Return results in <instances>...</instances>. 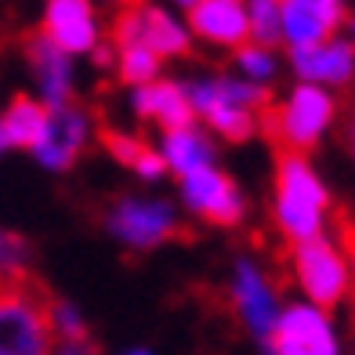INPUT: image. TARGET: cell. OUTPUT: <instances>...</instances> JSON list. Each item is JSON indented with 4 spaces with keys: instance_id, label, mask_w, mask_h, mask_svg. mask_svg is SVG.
I'll use <instances>...</instances> for the list:
<instances>
[{
    "instance_id": "cell-11",
    "label": "cell",
    "mask_w": 355,
    "mask_h": 355,
    "mask_svg": "<svg viewBox=\"0 0 355 355\" xmlns=\"http://www.w3.org/2000/svg\"><path fill=\"white\" fill-rule=\"evenodd\" d=\"M22 51H26L29 69L37 76L40 102L47 109L73 105V62H69V55L62 47H55L44 33H29L22 40Z\"/></svg>"
},
{
    "instance_id": "cell-24",
    "label": "cell",
    "mask_w": 355,
    "mask_h": 355,
    "mask_svg": "<svg viewBox=\"0 0 355 355\" xmlns=\"http://www.w3.org/2000/svg\"><path fill=\"white\" fill-rule=\"evenodd\" d=\"M236 66L243 69L247 80H254V84H261V80H268L272 73H276V55H272V47H261V44H243L236 47Z\"/></svg>"
},
{
    "instance_id": "cell-20",
    "label": "cell",
    "mask_w": 355,
    "mask_h": 355,
    "mask_svg": "<svg viewBox=\"0 0 355 355\" xmlns=\"http://www.w3.org/2000/svg\"><path fill=\"white\" fill-rule=\"evenodd\" d=\"M98 138L112 153V159H120L123 167H131L141 178H159L167 171L164 156H159L153 145H145L141 138H135V135H123V131H116V127H98Z\"/></svg>"
},
{
    "instance_id": "cell-2",
    "label": "cell",
    "mask_w": 355,
    "mask_h": 355,
    "mask_svg": "<svg viewBox=\"0 0 355 355\" xmlns=\"http://www.w3.org/2000/svg\"><path fill=\"white\" fill-rule=\"evenodd\" d=\"M330 207L309 159L297 153H276V225L290 243H309L319 236L322 214Z\"/></svg>"
},
{
    "instance_id": "cell-16",
    "label": "cell",
    "mask_w": 355,
    "mask_h": 355,
    "mask_svg": "<svg viewBox=\"0 0 355 355\" xmlns=\"http://www.w3.org/2000/svg\"><path fill=\"white\" fill-rule=\"evenodd\" d=\"M236 309L243 315V322L257 334V337H268L272 327H276V297H272L268 283L261 279V272H257L250 261H239L236 265Z\"/></svg>"
},
{
    "instance_id": "cell-7",
    "label": "cell",
    "mask_w": 355,
    "mask_h": 355,
    "mask_svg": "<svg viewBox=\"0 0 355 355\" xmlns=\"http://www.w3.org/2000/svg\"><path fill=\"white\" fill-rule=\"evenodd\" d=\"M272 355H337V341L327 315L309 304L286 309L268 334Z\"/></svg>"
},
{
    "instance_id": "cell-12",
    "label": "cell",
    "mask_w": 355,
    "mask_h": 355,
    "mask_svg": "<svg viewBox=\"0 0 355 355\" xmlns=\"http://www.w3.org/2000/svg\"><path fill=\"white\" fill-rule=\"evenodd\" d=\"M189 33L218 47H243L250 40L243 0H200L189 8Z\"/></svg>"
},
{
    "instance_id": "cell-14",
    "label": "cell",
    "mask_w": 355,
    "mask_h": 355,
    "mask_svg": "<svg viewBox=\"0 0 355 355\" xmlns=\"http://www.w3.org/2000/svg\"><path fill=\"white\" fill-rule=\"evenodd\" d=\"M290 62H294V73L304 80V84L315 87H345L355 76V47L341 37L322 40L315 47H301V51H290Z\"/></svg>"
},
{
    "instance_id": "cell-1",
    "label": "cell",
    "mask_w": 355,
    "mask_h": 355,
    "mask_svg": "<svg viewBox=\"0 0 355 355\" xmlns=\"http://www.w3.org/2000/svg\"><path fill=\"white\" fill-rule=\"evenodd\" d=\"M55 301L37 272L0 279V355H51Z\"/></svg>"
},
{
    "instance_id": "cell-3",
    "label": "cell",
    "mask_w": 355,
    "mask_h": 355,
    "mask_svg": "<svg viewBox=\"0 0 355 355\" xmlns=\"http://www.w3.org/2000/svg\"><path fill=\"white\" fill-rule=\"evenodd\" d=\"M334 120V98L315 84H301L290 91V98L283 105H272L268 112H261L257 131H265V138H272L276 153H297L309 156L315 149V141L322 138V131Z\"/></svg>"
},
{
    "instance_id": "cell-19",
    "label": "cell",
    "mask_w": 355,
    "mask_h": 355,
    "mask_svg": "<svg viewBox=\"0 0 355 355\" xmlns=\"http://www.w3.org/2000/svg\"><path fill=\"white\" fill-rule=\"evenodd\" d=\"M164 164L178 174V178H189L196 171L214 167V145L200 127H182V131H167L164 135Z\"/></svg>"
},
{
    "instance_id": "cell-13",
    "label": "cell",
    "mask_w": 355,
    "mask_h": 355,
    "mask_svg": "<svg viewBox=\"0 0 355 355\" xmlns=\"http://www.w3.org/2000/svg\"><path fill=\"white\" fill-rule=\"evenodd\" d=\"M185 91H189L192 112H196V116H203L221 138L247 141V138L257 135V123H261V116H254V112L232 105V102L218 91L214 80H196V84H189Z\"/></svg>"
},
{
    "instance_id": "cell-25",
    "label": "cell",
    "mask_w": 355,
    "mask_h": 355,
    "mask_svg": "<svg viewBox=\"0 0 355 355\" xmlns=\"http://www.w3.org/2000/svg\"><path fill=\"white\" fill-rule=\"evenodd\" d=\"M334 221H337V239H341V247H345V257L355 272V218L348 211H337Z\"/></svg>"
},
{
    "instance_id": "cell-8",
    "label": "cell",
    "mask_w": 355,
    "mask_h": 355,
    "mask_svg": "<svg viewBox=\"0 0 355 355\" xmlns=\"http://www.w3.org/2000/svg\"><path fill=\"white\" fill-rule=\"evenodd\" d=\"M40 33L66 55H87L98 44V15L91 0H47Z\"/></svg>"
},
{
    "instance_id": "cell-18",
    "label": "cell",
    "mask_w": 355,
    "mask_h": 355,
    "mask_svg": "<svg viewBox=\"0 0 355 355\" xmlns=\"http://www.w3.org/2000/svg\"><path fill=\"white\" fill-rule=\"evenodd\" d=\"M47 127V105L29 98V94H15L11 105L0 112V138L8 149H37Z\"/></svg>"
},
{
    "instance_id": "cell-28",
    "label": "cell",
    "mask_w": 355,
    "mask_h": 355,
    "mask_svg": "<svg viewBox=\"0 0 355 355\" xmlns=\"http://www.w3.org/2000/svg\"><path fill=\"white\" fill-rule=\"evenodd\" d=\"M174 4H182V8H196L200 0H174Z\"/></svg>"
},
{
    "instance_id": "cell-15",
    "label": "cell",
    "mask_w": 355,
    "mask_h": 355,
    "mask_svg": "<svg viewBox=\"0 0 355 355\" xmlns=\"http://www.w3.org/2000/svg\"><path fill=\"white\" fill-rule=\"evenodd\" d=\"M131 105L141 120H156L164 131H182V127H192V120H196L189 91L174 84V80H153L145 87H135Z\"/></svg>"
},
{
    "instance_id": "cell-9",
    "label": "cell",
    "mask_w": 355,
    "mask_h": 355,
    "mask_svg": "<svg viewBox=\"0 0 355 355\" xmlns=\"http://www.w3.org/2000/svg\"><path fill=\"white\" fill-rule=\"evenodd\" d=\"M182 185H185V203L203 221L225 225V229L243 221V196H239V189L232 185L229 174L207 167V171H196V174L182 178Z\"/></svg>"
},
{
    "instance_id": "cell-30",
    "label": "cell",
    "mask_w": 355,
    "mask_h": 355,
    "mask_svg": "<svg viewBox=\"0 0 355 355\" xmlns=\"http://www.w3.org/2000/svg\"><path fill=\"white\" fill-rule=\"evenodd\" d=\"M8 153V145H4V138H0V156H4Z\"/></svg>"
},
{
    "instance_id": "cell-22",
    "label": "cell",
    "mask_w": 355,
    "mask_h": 355,
    "mask_svg": "<svg viewBox=\"0 0 355 355\" xmlns=\"http://www.w3.org/2000/svg\"><path fill=\"white\" fill-rule=\"evenodd\" d=\"M243 8H247V22H250V44H261V47L283 44L279 0H243Z\"/></svg>"
},
{
    "instance_id": "cell-23",
    "label": "cell",
    "mask_w": 355,
    "mask_h": 355,
    "mask_svg": "<svg viewBox=\"0 0 355 355\" xmlns=\"http://www.w3.org/2000/svg\"><path fill=\"white\" fill-rule=\"evenodd\" d=\"M33 272V243L22 232L0 229V279Z\"/></svg>"
},
{
    "instance_id": "cell-29",
    "label": "cell",
    "mask_w": 355,
    "mask_h": 355,
    "mask_svg": "<svg viewBox=\"0 0 355 355\" xmlns=\"http://www.w3.org/2000/svg\"><path fill=\"white\" fill-rule=\"evenodd\" d=\"M348 29H352V40H348V44L355 47V22H348Z\"/></svg>"
},
{
    "instance_id": "cell-5",
    "label": "cell",
    "mask_w": 355,
    "mask_h": 355,
    "mask_svg": "<svg viewBox=\"0 0 355 355\" xmlns=\"http://www.w3.org/2000/svg\"><path fill=\"white\" fill-rule=\"evenodd\" d=\"M294 272L301 290L315 301V309H334L348 294V261L322 236L294 247Z\"/></svg>"
},
{
    "instance_id": "cell-21",
    "label": "cell",
    "mask_w": 355,
    "mask_h": 355,
    "mask_svg": "<svg viewBox=\"0 0 355 355\" xmlns=\"http://www.w3.org/2000/svg\"><path fill=\"white\" fill-rule=\"evenodd\" d=\"M116 73L123 84L145 87L159 76V58L145 44H123V47H116Z\"/></svg>"
},
{
    "instance_id": "cell-27",
    "label": "cell",
    "mask_w": 355,
    "mask_h": 355,
    "mask_svg": "<svg viewBox=\"0 0 355 355\" xmlns=\"http://www.w3.org/2000/svg\"><path fill=\"white\" fill-rule=\"evenodd\" d=\"M105 4H112V8H120V11H127V8H138L141 0H105Z\"/></svg>"
},
{
    "instance_id": "cell-26",
    "label": "cell",
    "mask_w": 355,
    "mask_h": 355,
    "mask_svg": "<svg viewBox=\"0 0 355 355\" xmlns=\"http://www.w3.org/2000/svg\"><path fill=\"white\" fill-rule=\"evenodd\" d=\"M51 355H102V348L94 345V337L91 341H58Z\"/></svg>"
},
{
    "instance_id": "cell-17",
    "label": "cell",
    "mask_w": 355,
    "mask_h": 355,
    "mask_svg": "<svg viewBox=\"0 0 355 355\" xmlns=\"http://www.w3.org/2000/svg\"><path fill=\"white\" fill-rule=\"evenodd\" d=\"M138 40L156 58L189 55V26H182L167 8L156 4H138Z\"/></svg>"
},
{
    "instance_id": "cell-6",
    "label": "cell",
    "mask_w": 355,
    "mask_h": 355,
    "mask_svg": "<svg viewBox=\"0 0 355 355\" xmlns=\"http://www.w3.org/2000/svg\"><path fill=\"white\" fill-rule=\"evenodd\" d=\"M345 22V0H279V29L290 51L334 40Z\"/></svg>"
},
{
    "instance_id": "cell-31",
    "label": "cell",
    "mask_w": 355,
    "mask_h": 355,
    "mask_svg": "<svg viewBox=\"0 0 355 355\" xmlns=\"http://www.w3.org/2000/svg\"><path fill=\"white\" fill-rule=\"evenodd\" d=\"M135 355H149V352H135Z\"/></svg>"
},
{
    "instance_id": "cell-10",
    "label": "cell",
    "mask_w": 355,
    "mask_h": 355,
    "mask_svg": "<svg viewBox=\"0 0 355 355\" xmlns=\"http://www.w3.org/2000/svg\"><path fill=\"white\" fill-rule=\"evenodd\" d=\"M91 135V120L84 109L76 105H62V109H47V127L44 138L37 145V159L51 171H69L76 164V156L84 153Z\"/></svg>"
},
{
    "instance_id": "cell-4",
    "label": "cell",
    "mask_w": 355,
    "mask_h": 355,
    "mask_svg": "<svg viewBox=\"0 0 355 355\" xmlns=\"http://www.w3.org/2000/svg\"><path fill=\"white\" fill-rule=\"evenodd\" d=\"M105 229L127 247L153 250L159 243H182L192 239V229L178 221L171 203L153 200H120L112 211H105Z\"/></svg>"
}]
</instances>
